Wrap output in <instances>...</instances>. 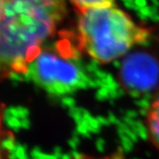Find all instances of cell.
<instances>
[{"label":"cell","mask_w":159,"mask_h":159,"mask_svg":"<svg viewBox=\"0 0 159 159\" xmlns=\"http://www.w3.org/2000/svg\"><path fill=\"white\" fill-rule=\"evenodd\" d=\"M119 77L122 85L129 92L150 90L159 80V60L148 51L131 53L121 64Z\"/></svg>","instance_id":"277c9868"},{"label":"cell","mask_w":159,"mask_h":159,"mask_svg":"<svg viewBox=\"0 0 159 159\" xmlns=\"http://www.w3.org/2000/svg\"><path fill=\"white\" fill-rule=\"evenodd\" d=\"M145 126L148 141L159 150V89L149 103L145 118Z\"/></svg>","instance_id":"5b68a950"},{"label":"cell","mask_w":159,"mask_h":159,"mask_svg":"<svg viewBox=\"0 0 159 159\" xmlns=\"http://www.w3.org/2000/svg\"><path fill=\"white\" fill-rule=\"evenodd\" d=\"M80 56L70 32L64 31L54 48L41 51L27 74L35 85L51 96L72 95L84 89L88 82Z\"/></svg>","instance_id":"3957f363"},{"label":"cell","mask_w":159,"mask_h":159,"mask_svg":"<svg viewBox=\"0 0 159 159\" xmlns=\"http://www.w3.org/2000/svg\"><path fill=\"white\" fill-rule=\"evenodd\" d=\"M126 3H128V5L132 6L134 8L140 10L142 4V0H126Z\"/></svg>","instance_id":"ba28073f"},{"label":"cell","mask_w":159,"mask_h":159,"mask_svg":"<svg viewBox=\"0 0 159 159\" xmlns=\"http://www.w3.org/2000/svg\"><path fill=\"white\" fill-rule=\"evenodd\" d=\"M6 2V0H0V16L2 14V11H3V9H4V6H5Z\"/></svg>","instance_id":"9c48e42d"},{"label":"cell","mask_w":159,"mask_h":159,"mask_svg":"<svg viewBox=\"0 0 159 159\" xmlns=\"http://www.w3.org/2000/svg\"><path fill=\"white\" fill-rule=\"evenodd\" d=\"M114 0H71L73 6L79 13H82L92 9L111 7Z\"/></svg>","instance_id":"8992f818"},{"label":"cell","mask_w":159,"mask_h":159,"mask_svg":"<svg viewBox=\"0 0 159 159\" xmlns=\"http://www.w3.org/2000/svg\"><path fill=\"white\" fill-rule=\"evenodd\" d=\"M73 159H126L124 153L120 150L115 151L112 153L105 155V156H89V155H82V156H78Z\"/></svg>","instance_id":"52a82bcc"},{"label":"cell","mask_w":159,"mask_h":159,"mask_svg":"<svg viewBox=\"0 0 159 159\" xmlns=\"http://www.w3.org/2000/svg\"><path fill=\"white\" fill-rule=\"evenodd\" d=\"M150 30L137 25L125 11L116 7L92 9L80 13L74 43L81 55L99 64L124 57L134 46L144 43Z\"/></svg>","instance_id":"7a4b0ae2"},{"label":"cell","mask_w":159,"mask_h":159,"mask_svg":"<svg viewBox=\"0 0 159 159\" xmlns=\"http://www.w3.org/2000/svg\"><path fill=\"white\" fill-rule=\"evenodd\" d=\"M66 13L65 0H6L0 16V81L28 74Z\"/></svg>","instance_id":"6da1fadb"}]
</instances>
